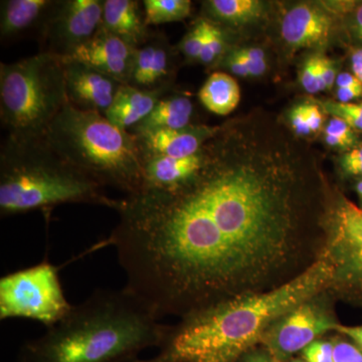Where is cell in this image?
Returning a JSON list of instances; mask_svg holds the SVG:
<instances>
[{
  "label": "cell",
  "mask_w": 362,
  "mask_h": 362,
  "mask_svg": "<svg viewBox=\"0 0 362 362\" xmlns=\"http://www.w3.org/2000/svg\"><path fill=\"white\" fill-rule=\"evenodd\" d=\"M206 150L182 187L126 197L106 240L160 319L278 289L323 255L330 185L289 140L228 122Z\"/></svg>",
  "instance_id": "obj_1"
},
{
  "label": "cell",
  "mask_w": 362,
  "mask_h": 362,
  "mask_svg": "<svg viewBox=\"0 0 362 362\" xmlns=\"http://www.w3.org/2000/svg\"><path fill=\"white\" fill-rule=\"evenodd\" d=\"M332 266L325 254L301 276L278 289L226 300L168 326L151 362H238L261 344L283 314L329 288Z\"/></svg>",
  "instance_id": "obj_2"
},
{
  "label": "cell",
  "mask_w": 362,
  "mask_h": 362,
  "mask_svg": "<svg viewBox=\"0 0 362 362\" xmlns=\"http://www.w3.org/2000/svg\"><path fill=\"white\" fill-rule=\"evenodd\" d=\"M168 325L122 290H97L61 321L23 345L18 362H129L157 347Z\"/></svg>",
  "instance_id": "obj_3"
},
{
  "label": "cell",
  "mask_w": 362,
  "mask_h": 362,
  "mask_svg": "<svg viewBox=\"0 0 362 362\" xmlns=\"http://www.w3.org/2000/svg\"><path fill=\"white\" fill-rule=\"evenodd\" d=\"M62 158L44 138L6 136L0 146V214L2 216L47 209L63 204L106 206L117 213L123 199Z\"/></svg>",
  "instance_id": "obj_4"
},
{
  "label": "cell",
  "mask_w": 362,
  "mask_h": 362,
  "mask_svg": "<svg viewBox=\"0 0 362 362\" xmlns=\"http://www.w3.org/2000/svg\"><path fill=\"white\" fill-rule=\"evenodd\" d=\"M62 158L102 185L137 194L143 185L142 157L134 135L97 112L66 102L42 136Z\"/></svg>",
  "instance_id": "obj_5"
},
{
  "label": "cell",
  "mask_w": 362,
  "mask_h": 362,
  "mask_svg": "<svg viewBox=\"0 0 362 362\" xmlns=\"http://www.w3.org/2000/svg\"><path fill=\"white\" fill-rule=\"evenodd\" d=\"M65 59L49 52L0 64V120L7 136H44L66 102Z\"/></svg>",
  "instance_id": "obj_6"
},
{
  "label": "cell",
  "mask_w": 362,
  "mask_h": 362,
  "mask_svg": "<svg viewBox=\"0 0 362 362\" xmlns=\"http://www.w3.org/2000/svg\"><path fill=\"white\" fill-rule=\"evenodd\" d=\"M323 228L324 254L332 266L328 290L337 300L362 306V209L329 187Z\"/></svg>",
  "instance_id": "obj_7"
},
{
  "label": "cell",
  "mask_w": 362,
  "mask_h": 362,
  "mask_svg": "<svg viewBox=\"0 0 362 362\" xmlns=\"http://www.w3.org/2000/svg\"><path fill=\"white\" fill-rule=\"evenodd\" d=\"M59 269L47 262L0 279V319H30L49 328L71 311Z\"/></svg>",
  "instance_id": "obj_8"
},
{
  "label": "cell",
  "mask_w": 362,
  "mask_h": 362,
  "mask_svg": "<svg viewBox=\"0 0 362 362\" xmlns=\"http://www.w3.org/2000/svg\"><path fill=\"white\" fill-rule=\"evenodd\" d=\"M337 298L324 290L293 307L275 321L264 334L261 344L276 362H287L319 337L337 330Z\"/></svg>",
  "instance_id": "obj_9"
},
{
  "label": "cell",
  "mask_w": 362,
  "mask_h": 362,
  "mask_svg": "<svg viewBox=\"0 0 362 362\" xmlns=\"http://www.w3.org/2000/svg\"><path fill=\"white\" fill-rule=\"evenodd\" d=\"M104 0H56L40 26L44 52L66 59L102 26Z\"/></svg>",
  "instance_id": "obj_10"
},
{
  "label": "cell",
  "mask_w": 362,
  "mask_h": 362,
  "mask_svg": "<svg viewBox=\"0 0 362 362\" xmlns=\"http://www.w3.org/2000/svg\"><path fill=\"white\" fill-rule=\"evenodd\" d=\"M137 49L100 28L96 35L78 47L71 57L80 63L101 71L120 84L129 85L134 71Z\"/></svg>",
  "instance_id": "obj_11"
},
{
  "label": "cell",
  "mask_w": 362,
  "mask_h": 362,
  "mask_svg": "<svg viewBox=\"0 0 362 362\" xmlns=\"http://www.w3.org/2000/svg\"><path fill=\"white\" fill-rule=\"evenodd\" d=\"M64 59L69 102L80 110L104 115L122 84L75 59Z\"/></svg>",
  "instance_id": "obj_12"
},
{
  "label": "cell",
  "mask_w": 362,
  "mask_h": 362,
  "mask_svg": "<svg viewBox=\"0 0 362 362\" xmlns=\"http://www.w3.org/2000/svg\"><path fill=\"white\" fill-rule=\"evenodd\" d=\"M221 126L190 125L183 129H161L134 135L141 157H187L201 151Z\"/></svg>",
  "instance_id": "obj_13"
},
{
  "label": "cell",
  "mask_w": 362,
  "mask_h": 362,
  "mask_svg": "<svg viewBox=\"0 0 362 362\" xmlns=\"http://www.w3.org/2000/svg\"><path fill=\"white\" fill-rule=\"evenodd\" d=\"M332 16L322 6L301 4L286 11L281 21V37L292 51L321 47L333 30Z\"/></svg>",
  "instance_id": "obj_14"
},
{
  "label": "cell",
  "mask_w": 362,
  "mask_h": 362,
  "mask_svg": "<svg viewBox=\"0 0 362 362\" xmlns=\"http://www.w3.org/2000/svg\"><path fill=\"white\" fill-rule=\"evenodd\" d=\"M175 69V49L164 35L154 33L137 49L129 85L142 90L169 89Z\"/></svg>",
  "instance_id": "obj_15"
},
{
  "label": "cell",
  "mask_w": 362,
  "mask_h": 362,
  "mask_svg": "<svg viewBox=\"0 0 362 362\" xmlns=\"http://www.w3.org/2000/svg\"><path fill=\"white\" fill-rule=\"evenodd\" d=\"M206 160V145L192 156L142 157L143 185L140 192H170L182 187L201 171Z\"/></svg>",
  "instance_id": "obj_16"
},
{
  "label": "cell",
  "mask_w": 362,
  "mask_h": 362,
  "mask_svg": "<svg viewBox=\"0 0 362 362\" xmlns=\"http://www.w3.org/2000/svg\"><path fill=\"white\" fill-rule=\"evenodd\" d=\"M141 4L135 0H104L102 28L139 49L154 33L145 21Z\"/></svg>",
  "instance_id": "obj_17"
},
{
  "label": "cell",
  "mask_w": 362,
  "mask_h": 362,
  "mask_svg": "<svg viewBox=\"0 0 362 362\" xmlns=\"http://www.w3.org/2000/svg\"><path fill=\"white\" fill-rule=\"evenodd\" d=\"M169 89L142 90L121 85L110 108L104 116L123 130L130 131L150 115Z\"/></svg>",
  "instance_id": "obj_18"
},
{
  "label": "cell",
  "mask_w": 362,
  "mask_h": 362,
  "mask_svg": "<svg viewBox=\"0 0 362 362\" xmlns=\"http://www.w3.org/2000/svg\"><path fill=\"white\" fill-rule=\"evenodd\" d=\"M56 0H2L0 2V37L13 40L40 26Z\"/></svg>",
  "instance_id": "obj_19"
},
{
  "label": "cell",
  "mask_w": 362,
  "mask_h": 362,
  "mask_svg": "<svg viewBox=\"0 0 362 362\" xmlns=\"http://www.w3.org/2000/svg\"><path fill=\"white\" fill-rule=\"evenodd\" d=\"M194 105L189 98L180 94H166L157 103L156 108L129 131L132 134L161 129H183L192 125Z\"/></svg>",
  "instance_id": "obj_20"
},
{
  "label": "cell",
  "mask_w": 362,
  "mask_h": 362,
  "mask_svg": "<svg viewBox=\"0 0 362 362\" xmlns=\"http://www.w3.org/2000/svg\"><path fill=\"white\" fill-rule=\"evenodd\" d=\"M199 98L207 110L216 115L226 116L240 103V86L228 74L214 71L199 90Z\"/></svg>",
  "instance_id": "obj_21"
},
{
  "label": "cell",
  "mask_w": 362,
  "mask_h": 362,
  "mask_svg": "<svg viewBox=\"0 0 362 362\" xmlns=\"http://www.w3.org/2000/svg\"><path fill=\"white\" fill-rule=\"evenodd\" d=\"M204 18L220 25L242 26L258 20L264 13L258 0H209L204 2Z\"/></svg>",
  "instance_id": "obj_22"
},
{
  "label": "cell",
  "mask_w": 362,
  "mask_h": 362,
  "mask_svg": "<svg viewBox=\"0 0 362 362\" xmlns=\"http://www.w3.org/2000/svg\"><path fill=\"white\" fill-rule=\"evenodd\" d=\"M142 6L148 26L183 21L192 13L189 0H144Z\"/></svg>",
  "instance_id": "obj_23"
},
{
  "label": "cell",
  "mask_w": 362,
  "mask_h": 362,
  "mask_svg": "<svg viewBox=\"0 0 362 362\" xmlns=\"http://www.w3.org/2000/svg\"><path fill=\"white\" fill-rule=\"evenodd\" d=\"M226 35L223 28L206 20V39L197 62L206 66L220 62L226 54Z\"/></svg>",
  "instance_id": "obj_24"
},
{
  "label": "cell",
  "mask_w": 362,
  "mask_h": 362,
  "mask_svg": "<svg viewBox=\"0 0 362 362\" xmlns=\"http://www.w3.org/2000/svg\"><path fill=\"white\" fill-rule=\"evenodd\" d=\"M324 139L331 147L349 150L356 146V131L339 117L332 116L324 129Z\"/></svg>",
  "instance_id": "obj_25"
},
{
  "label": "cell",
  "mask_w": 362,
  "mask_h": 362,
  "mask_svg": "<svg viewBox=\"0 0 362 362\" xmlns=\"http://www.w3.org/2000/svg\"><path fill=\"white\" fill-rule=\"evenodd\" d=\"M206 20L204 18H199L194 26L188 30L185 35L178 49L182 52L187 61H199V56L206 39Z\"/></svg>",
  "instance_id": "obj_26"
},
{
  "label": "cell",
  "mask_w": 362,
  "mask_h": 362,
  "mask_svg": "<svg viewBox=\"0 0 362 362\" xmlns=\"http://www.w3.org/2000/svg\"><path fill=\"white\" fill-rule=\"evenodd\" d=\"M324 109L332 116L339 117L354 131H362V103L326 102Z\"/></svg>",
  "instance_id": "obj_27"
},
{
  "label": "cell",
  "mask_w": 362,
  "mask_h": 362,
  "mask_svg": "<svg viewBox=\"0 0 362 362\" xmlns=\"http://www.w3.org/2000/svg\"><path fill=\"white\" fill-rule=\"evenodd\" d=\"M300 82L309 94H317L324 90L321 77V56L317 54L305 62L300 75Z\"/></svg>",
  "instance_id": "obj_28"
},
{
  "label": "cell",
  "mask_w": 362,
  "mask_h": 362,
  "mask_svg": "<svg viewBox=\"0 0 362 362\" xmlns=\"http://www.w3.org/2000/svg\"><path fill=\"white\" fill-rule=\"evenodd\" d=\"M306 362H333V341L317 339L302 351Z\"/></svg>",
  "instance_id": "obj_29"
},
{
  "label": "cell",
  "mask_w": 362,
  "mask_h": 362,
  "mask_svg": "<svg viewBox=\"0 0 362 362\" xmlns=\"http://www.w3.org/2000/svg\"><path fill=\"white\" fill-rule=\"evenodd\" d=\"M239 49L246 61L250 77H259L266 73L268 66H267L266 54L263 49L259 47H244Z\"/></svg>",
  "instance_id": "obj_30"
},
{
  "label": "cell",
  "mask_w": 362,
  "mask_h": 362,
  "mask_svg": "<svg viewBox=\"0 0 362 362\" xmlns=\"http://www.w3.org/2000/svg\"><path fill=\"white\" fill-rule=\"evenodd\" d=\"M333 341V362H362V349L346 340Z\"/></svg>",
  "instance_id": "obj_31"
},
{
  "label": "cell",
  "mask_w": 362,
  "mask_h": 362,
  "mask_svg": "<svg viewBox=\"0 0 362 362\" xmlns=\"http://www.w3.org/2000/svg\"><path fill=\"white\" fill-rule=\"evenodd\" d=\"M340 168L344 175L362 177V143L343 154L340 158Z\"/></svg>",
  "instance_id": "obj_32"
},
{
  "label": "cell",
  "mask_w": 362,
  "mask_h": 362,
  "mask_svg": "<svg viewBox=\"0 0 362 362\" xmlns=\"http://www.w3.org/2000/svg\"><path fill=\"white\" fill-rule=\"evenodd\" d=\"M290 125L293 132L298 136L311 135V130L309 128L307 121L306 113H305V105H299L295 107L290 113Z\"/></svg>",
  "instance_id": "obj_33"
},
{
  "label": "cell",
  "mask_w": 362,
  "mask_h": 362,
  "mask_svg": "<svg viewBox=\"0 0 362 362\" xmlns=\"http://www.w3.org/2000/svg\"><path fill=\"white\" fill-rule=\"evenodd\" d=\"M337 64L332 59L321 56V77L324 90H330L337 83Z\"/></svg>",
  "instance_id": "obj_34"
},
{
  "label": "cell",
  "mask_w": 362,
  "mask_h": 362,
  "mask_svg": "<svg viewBox=\"0 0 362 362\" xmlns=\"http://www.w3.org/2000/svg\"><path fill=\"white\" fill-rule=\"evenodd\" d=\"M305 113H306L307 121H308L309 128H310L311 133H317L322 128L324 122V116L320 108L316 105L313 104H304Z\"/></svg>",
  "instance_id": "obj_35"
},
{
  "label": "cell",
  "mask_w": 362,
  "mask_h": 362,
  "mask_svg": "<svg viewBox=\"0 0 362 362\" xmlns=\"http://www.w3.org/2000/svg\"><path fill=\"white\" fill-rule=\"evenodd\" d=\"M240 362H276L269 354L268 350L262 347H255L240 357ZM238 361V362H239Z\"/></svg>",
  "instance_id": "obj_36"
},
{
  "label": "cell",
  "mask_w": 362,
  "mask_h": 362,
  "mask_svg": "<svg viewBox=\"0 0 362 362\" xmlns=\"http://www.w3.org/2000/svg\"><path fill=\"white\" fill-rule=\"evenodd\" d=\"M335 332L339 333V334L345 335V337H349L352 341L356 343L357 346L362 349V325L361 326H345L339 325L337 326Z\"/></svg>",
  "instance_id": "obj_37"
},
{
  "label": "cell",
  "mask_w": 362,
  "mask_h": 362,
  "mask_svg": "<svg viewBox=\"0 0 362 362\" xmlns=\"http://www.w3.org/2000/svg\"><path fill=\"white\" fill-rule=\"evenodd\" d=\"M337 96L338 102L351 103L352 100L362 97V87L337 88Z\"/></svg>",
  "instance_id": "obj_38"
},
{
  "label": "cell",
  "mask_w": 362,
  "mask_h": 362,
  "mask_svg": "<svg viewBox=\"0 0 362 362\" xmlns=\"http://www.w3.org/2000/svg\"><path fill=\"white\" fill-rule=\"evenodd\" d=\"M337 88H359L362 87V83L354 75L350 73H341L337 76Z\"/></svg>",
  "instance_id": "obj_39"
},
{
  "label": "cell",
  "mask_w": 362,
  "mask_h": 362,
  "mask_svg": "<svg viewBox=\"0 0 362 362\" xmlns=\"http://www.w3.org/2000/svg\"><path fill=\"white\" fill-rule=\"evenodd\" d=\"M350 63H351L352 74L362 83V47L352 52Z\"/></svg>",
  "instance_id": "obj_40"
},
{
  "label": "cell",
  "mask_w": 362,
  "mask_h": 362,
  "mask_svg": "<svg viewBox=\"0 0 362 362\" xmlns=\"http://www.w3.org/2000/svg\"><path fill=\"white\" fill-rule=\"evenodd\" d=\"M354 28L357 37L362 40V4L357 7L354 13Z\"/></svg>",
  "instance_id": "obj_41"
},
{
  "label": "cell",
  "mask_w": 362,
  "mask_h": 362,
  "mask_svg": "<svg viewBox=\"0 0 362 362\" xmlns=\"http://www.w3.org/2000/svg\"><path fill=\"white\" fill-rule=\"evenodd\" d=\"M129 362H151L149 361H140V359H135V361H129Z\"/></svg>",
  "instance_id": "obj_42"
},
{
  "label": "cell",
  "mask_w": 362,
  "mask_h": 362,
  "mask_svg": "<svg viewBox=\"0 0 362 362\" xmlns=\"http://www.w3.org/2000/svg\"><path fill=\"white\" fill-rule=\"evenodd\" d=\"M293 362H304V361H293ZM305 362H306V361H305Z\"/></svg>",
  "instance_id": "obj_43"
}]
</instances>
